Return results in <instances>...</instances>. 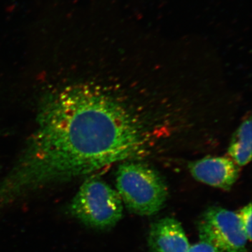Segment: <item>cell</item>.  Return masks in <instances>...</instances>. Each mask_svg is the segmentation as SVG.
Wrapping results in <instances>:
<instances>
[{
	"mask_svg": "<svg viewBox=\"0 0 252 252\" xmlns=\"http://www.w3.org/2000/svg\"><path fill=\"white\" fill-rule=\"evenodd\" d=\"M147 142L140 119L99 86L55 91L41 102L32 134L0 180V210L46 187L135 158Z\"/></svg>",
	"mask_w": 252,
	"mask_h": 252,
	"instance_id": "1",
	"label": "cell"
},
{
	"mask_svg": "<svg viewBox=\"0 0 252 252\" xmlns=\"http://www.w3.org/2000/svg\"><path fill=\"white\" fill-rule=\"evenodd\" d=\"M116 187L124 205L140 216L156 215L165 205L168 195L166 184L160 174L142 162L121 164Z\"/></svg>",
	"mask_w": 252,
	"mask_h": 252,
	"instance_id": "2",
	"label": "cell"
},
{
	"mask_svg": "<svg viewBox=\"0 0 252 252\" xmlns=\"http://www.w3.org/2000/svg\"><path fill=\"white\" fill-rule=\"evenodd\" d=\"M68 213L95 229L112 228L122 220L124 203L117 190L99 177H89L68 205Z\"/></svg>",
	"mask_w": 252,
	"mask_h": 252,
	"instance_id": "3",
	"label": "cell"
},
{
	"mask_svg": "<svg viewBox=\"0 0 252 252\" xmlns=\"http://www.w3.org/2000/svg\"><path fill=\"white\" fill-rule=\"evenodd\" d=\"M199 238L220 252H247L248 240L236 212L211 207L204 212L198 225Z\"/></svg>",
	"mask_w": 252,
	"mask_h": 252,
	"instance_id": "4",
	"label": "cell"
},
{
	"mask_svg": "<svg viewBox=\"0 0 252 252\" xmlns=\"http://www.w3.org/2000/svg\"><path fill=\"white\" fill-rule=\"evenodd\" d=\"M189 168L195 180L225 190L231 189L240 175L238 165L225 157L203 158L190 162Z\"/></svg>",
	"mask_w": 252,
	"mask_h": 252,
	"instance_id": "5",
	"label": "cell"
},
{
	"mask_svg": "<svg viewBox=\"0 0 252 252\" xmlns=\"http://www.w3.org/2000/svg\"><path fill=\"white\" fill-rule=\"evenodd\" d=\"M148 243L152 252H189L190 246L183 226L172 217L152 223Z\"/></svg>",
	"mask_w": 252,
	"mask_h": 252,
	"instance_id": "6",
	"label": "cell"
},
{
	"mask_svg": "<svg viewBox=\"0 0 252 252\" xmlns=\"http://www.w3.org/2000/svg\"><path fill=\"white\" fill-rule=\"evenodd\" d=\"M228 154L238 166H244L252 158V119L248 117L239 126L232 137Z\"/></svg>",
	"mask_w": 252,
	"mask_h": 252,
	"instance_id": "7",
	"label": "cell"
},
{
	"mask_svg": "<svg viewBox=\"0 0 252 252\" xmlns=\"http://www.w3.org/2000/svg\"><path fill=\"white\" fill-rule=\"evenodd\" d=\"M252 204L250 203L240 209L238 212H236L248 241L252 240Z\"/></svg>",
	"mask_w": 252,
	"mask_h": 252,
	"instance_id": "8",
	"label": "cell"
},
{
	"mask_svg": "<svg viewBox=\"0 0 252 252\" xmlns=\"http://www.w3.org/2000/svg\"><path fill=\"white\" fill-rule=\"evenodd\" d=\"M189 252H220V250H217L213 245L206 243V242L201 241L193 245H190L189 248Z\"/></svg>",
	"mask_w": 252,
	"mask_h": 252,
	"instance_id": "9",
	"label": "cell"
}]
</instances>
